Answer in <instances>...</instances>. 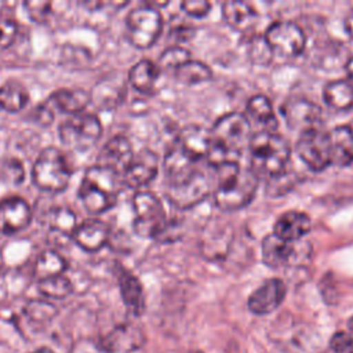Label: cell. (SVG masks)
Returning a JSON list of instances; mask_svg holds the SVG:
<instances>
[{"mask_svg": "<svg viewBox=\"0 0 353 353\" xmlns=\"http://www.w3.org/2000/svg\"><path fill=\"white\" fill-rule=\"evenodd\" d=\"M210 135L211 146L205 159L211 167L237 161L252 138L251 121L244 113L230 112L214 123Z\"/></svg>", "mask_w": 353, "mask_h": 353, "instance_id": "obj_1", "label": "cell"}, {"mask_svg": "<svg viewBox=\"0 0 353 353\" xmlns=\"http://www.w3.org/2000/svg\"><path fill=\"white\" fill-rule=\"evenodd\" d=\"M216 186L215 205L226 212L244 208L255 196L259 175L251 167H240L239 161H229L215 167Z\"/></svg>", "mask_w": 353, "mask_h": 353, "instance_id": "obj_2", "label": "cell"}, {"mask_svg": "<svg viewBox=\"0 0 353 353\" xmlns=\"http://www.w3.org/2000/svg\"><path fill=\"white\" fill-rule=\"evenodd\" d=\"M251 168L258 175L274 176L287 170L291 159V148L284 137L274 131H258L252 134L248 145Z\"/></svg>", "mask_w": 353, "mask_h": 353, "instance_id": "obj_3", "label": "cell"}, {"mask_svg": "<svg viewBox=\"0 0 353 353\" xmlns=\"http://www.w3.org/2000/svg\"><path fill=\"white\" fill-rule=\"evenodd\" d=\"M72 170L62 150L54 146L44 148L32 167V182L44 192H63L70 181Z\"/></svg>", "mask_w": 353, "mask_h": 353, "instance_id": "obj_4", "label": "cell"}, {"mask_svg": "<svg viewBox=\"0 0 353 353\" xmlns=\"http://www.w3.org/2000/svg\"><path fill=\"white\" fill-rule=\"evenodd\" d=\"M134 232L145 239H159L168 221L160 199L149 190H138L132 197Z\"/></svg>", "mask_w": 353, "mask_h": 353, "instance_id": "obj_5", "label": "cell"}, {"mask_svg": "<svg viewBox=\"0 0 353 353\" xmlns=\"http://www.w3.org/2000/svg\"><path fill=\"white\" fill-rule=\"evenodd\" d=\"M58 134L66 148L74 152H85L99 141L102 124L95 113L81 112L63 120L59 124Z\"/></svg>", "mask_w": 353, "mask_h": 353, "instance_id": "obj_6", "label": "cell"}, {"mask_svg": "<svg viewBox=\"0 0 353 353\" xmlns=\"http://www.w3.org/2000/svg\"><path fill=\"white\" fill-rule=\"evenodd\" d=\"M128 41L141 50L149 48L159 39L163 29V18L159 8L149 4L130 11L125 19Z\"/></svg>", "mask_w": 353, "mask_h": 353, "instance_id": "obj_7", "label": "cell"}, {"mask_svg": "<svg viewBox=\"0 0 353 353\" xmlns=\"http://www.w3.org/2000/svg\"><path fill=\"white\" fill-rule=\"evenodd\" d=\"M90 102V92L84 88H59L37 106L34 116L41 125H50L57 113L77 114L84 112Z\"/></svg>", "mask_w": 353, "mask_h": 353, "instance_id": "obj_8", "label": "cell"}, {"mask_svg": "<svg viewBox=\"0 0 353 353\" xmlns=\"http://www.w3.org/2000/svg\"><path fill=\"white\" fill-rule=\"evenodd\" d=\"M210 189L211 183L207 175L200 170H194L190 175L179 181L168 182L165 196L174 207L179 210H189L205 200Z\"/></svg>", "mask_w": 353, "mask_h": 353, "instance_id": "obj_9", "label": "cell"}, {"mask_svg": "<svg viewBox=\"0 0 353 353\" xmlns=\"http://www.w3.org/2000/svg\"><path fill=\"white\" fill-rule=\"evenodd\" d=\"M272 52L281 57H298L306 46V36L302 28L292 21H276L263 34Z\"/></svg>", "mask_w": 353, "mask_h": 353, "instance_id": "obj_10", "label": "cell"}, {"mask_svg": "<svg viewBox=\"0 0 353 353\" xmlns=\"http://www.w3.org/2000/svg\"><path fill=\"white\" fill-rule=\"evenodd\" d=\"M299 159L313 171H323L332 164L328 132L312 128L302 132L295 145Z\"/></svg>", "mask_w": 353, "mask_h": 353, "instance_id": "obj_11", "label": "cell"}, {"mask_svg": "<svg viewBox=\"0 0 353 353\" xmlns=\"http://www.w3.org/2000/svg\"><path fill=\"white\" fill-rule=\"evenodd\" d=\"M157 172L159 157L153 150L145 148L138 153H134L131 163L121 174V181L131 189H139L149 185L156 178Z\"/></svg>", "mask_w": 353, "mask_h": 353, "instance_id": "obj_12", "label": "cell"}, {"mask_svg": "<svg viewBox=\"0 0 353 353\" xmlns=\"http://www.w3.org/2000/svg\"><path fill=\"white\" fill-rule=\"evenodd\" d=\"M285 123L292 130H299L301 134L317 128L321 117V109L306 98H291L280 108Z\"/></svg>", "mask_w": 353, "mask_h": 353, "instance_id": "obj_13", "label": "cell"}, {"mask_svg": "<svg viewBox=\"0 0 353 353\" xmlns=\"http://www.w3.org/2000/svg\"><path fill=\"white\" fill-rule=\"evenodd\" d=\"M32 222V207L18 196L6 197L0 201V233L14 234Z\"/></svg>", "mask_w": 353, "mask_h": 353, "instance_id": "obj_14", "label": "cell"}, {"mask_svg": "<svg viewBox=\"0 0 353 353\" xmlns=\"http://www.w3.org/2000/svg\"><path fill=\"white\" fill-rule=\"evenodd\" d=\"M287 287L280 279H268L248 298L247 306L255 314L274 312L284 301Z\"/></svg>", "mask_w": 353, "mask_h": 353, "instance_id": "obj_15", "label": "cell"}, {"mask_svg": "<svg viewBox=\"0 0 353 353\" xmlns=\"http://www.w3.org/2000/svg\"><path fill=\"white\" fill-rule=\"evenodd\" d=\"M134 157L130 139L124 135L112 137L98 153V165L108 167L117 174H123Z\"/></svg>", "mask_w": 353, "mask_h": 353, "instance_id": "obj_16", "label": "cell"}, {"mask_svg": "<svg viewBox=\"0 0 353 353\" xmlns=\"http://www.w3.org/2000/svg\"><path fill=\"white\" fill-rule=\"evenodd\" d=\"M110 226L101 219H87L79 223L73 232L72 240L85 252L102 250L110 240Z\"/></svg>", "mask_w": 353, "mask_h": 353, "instance_id": "obj_17", "label": "cell"}, {"mask_svg": "<svg viewBox=\"0 0 353 353\" xmlns=\"http://www.w3.org/2000/svg\"><path fill=\"white\" fill-rule=\"evenodd\" d=\"M46 223L48 226V239L55 241L54 244L63 245L68 240H72L76 229L77 218L76 214L65 205H58L47 212Z\"/></svg>", "mask_w": 353, "mask_h": 353, "instance_id": "obj_18", "label": "cell"}, {"mask_svg": "<svg viewBox=\"0 0 353 353\" xmlns=\"http://www.w3.org/2000/svg\"><path fill=\"white\" fill-rule=\"evenodd\" d=\"M175 143L194 161L207 157V153L211 146L210 131L197 124L185 125L178 137Z\"/></svg>", "mask_w": 353, "mask_h": 353, "instance_id": "obj_19", "label": "cell"}, {"mask_svg": "<svg viewBox=\"0 0 353 353\" xmlns=\"http://www.w3.org/2000/svg\"><path fill=\"white\" fill-rule=\"evenodd\" d=\"M310 229L312 219L307 214L298 210H290L277 218L273 226V233L285 241L294 243L307 234Z\"/></svg>", "mask_w": 353, "mask_h": 353, "instance_id": "obj_20", "label": "cell"}, {"mask_svg": "<svg viewBox=\"0 0 353 353\" xmlns=\"http://www.w3.org/2000/svg\"><path fill=\"white\" fill-rule=\"evenodd\" d=\"M116 274H117V283H119L121 299L125 307L135 316L142 314L145 309V298H143V288L139 279L130 270L124 269L123 266L117 268Z\"/></svg>", "mask_w": 353, "mask_h": 353, "instance_id": "obj_21", "label": "cell"}, {"mask_svg": "<svg viewBox=\"0 0 353 353\" xmlns=\"http://www.w3.org/2000/svg\"><path fill=\"white\" fill-rule=\"evenodd\" d=\"M222 17L229 26L240 32L252 30L258 22V12L256 10L240 0H229L222 4Z\"/></svg>", "mask_w": 353, "mask_h": 353, "instance_id": "obj_22", "label": "cell"}, {"mask_svg": "<svg viewBox=\"0 0 353 353\" xmlns=\"http://www.w3.org/2000/svg\"><path fill=\"white\" fill-rule=\"evenodd\" d=\"M295 254L294 244L269 233L262 240V261L272 269L287 266Z\"/></svg>", "mask_w": 353, "mask_h": 353, "instance_id": "obj_23", "label": "cell"}, {"mask_svg": "<svg viewBox=\"0 0 353 353\" xmlns=\"http://www.w3.org/2000/svg\"><path fill=\"white\" fill-rule=\"evenodd\" d=\"M332 164L346 167L353 164V127L342 124L328 132Z\"/></svg>", "mask_w": 353, "mask_h": 353, "instance_id": "obj_24", "label": "cell"}, {"mask_svg": "<svg viewBox=\"0 0 353 353\" xmlns=\"http://www.w3.org/2000/svg\"><path fill=\"white\" fill-rule=\"evenodd\" d=\"M323 99L334 110L345 112L353 106V84L349 79L328 81L323 88Z\"/></svg>", "mask_w": 353, "mask_h": 353, "instance_id": "obj_25", "label": "cell"}, {"mask_svg": "<svg viewBox=\"0 0 353 353\" xmlns=\"http://www.w3.org/2000/svg\"><path fill=\"white\" fill-rule=\"evenodd\" d=\"M196 163L197 161L190 159L176 143H172L164 156V172L167 176V183L190 175L196 170Z\"/></svg>", "mask_w": 353, "mask_h": 353, "instance_id": "obj_26", "label": "cell"}, {"mask_svg": "<svg viewBox=\"0 0 353 353\" xmlns=\"http://www.w3.org/2000/svg\"><path fill=\"white\" fill-rule=\"evenodd\" d=\"M245 112L248 114V120H254L255 123L263 127V131H274L277 128V117L273 110V105L266 95L256 94L247 101Z\"/></svg>", "mask_w": 353, "mask_h": 353, "instance_id": "obj_27", "label": "cell"}, {"mask_svg": "<svg viewBox=\"0 0 353 353\" xmlns=\"http://www.w3.org/2000/svg\"><path fill=\"white\" fill-rule=\"evenodd\" d=\"M160 68L150 59L138 61L128 72L130 84L139 92H150L160 76Z\"/></svg>", "mask_w": 353, "mask_h": 353, "instance_id": "obj_28", "label": "cell"}, {"mask_svg": "<svg viewBox=\"0 0 353 353\" xmlns=\"http://www.w3.org/2000/svg\"><path fill=\"white\" fill-rule=\"evenodd\" d=\"M79 199L81 200L84 208L91 214H101L110 210L117 200V197L103 192L102 189L85 181H81L80 183Z\"/></svg>", "mask_w": 353, "mask_h": 353, "instance_id": "obj_29", "label": "cell"}, {"mask_svg": "<svg viewBox=\"0 0 353 353\" xmlns=\"http://www.w3.org/2000/svg\"><path fill=\"white\" fill-rule=\"evenodd\" d=\"M83 181L102 189L103 192L117 197L120 188H121V175L117 174L116 171L108 168V167H102V165H91L90 168L85 170Z\"/></svg>", "mask_w": 353, "mask_h": 353, "instance_id": "obj_30", "label": "cell"}, {"mask_svg": "<svg viewBox=\"0 0 353 353\" xmlns=\"http://www.w3.org/2000/svg\"><path fill=\"white\" fill-rule=\"evenodd\" d=\"M66 266L68 263L65 258L55 250L48 248L37 255L33 265V276L40 281L52 276L63 274Z\"/></svg>", "mask_w": 353, "mask_h": 353, "instance_id": "obj_31", "label": "cell"}, {"mask_svg": "<svg viewBox=\"0 0 353 353\" xmlns=\"http://www.w3.org/2000/svg\"><path fill=\"white\" fill-rule=\"evenodd\" d=\"M29 101V92L17 80H8L0 85V109L8 113L22 110Z\"/></svg>", "mask_w": 353, "mask_h": 353, "instance_id": "obj_32", "label": "cell"}, {"mask_svg": "<svg viewBox=\"0 0 353 353\" xmlns=\"http://www.w3.org/2000/svg\"><path fill=\"white\" fill-rule=\"evenodd\" d=\"M141 334L130 325H119L103 338V347L109 352H125L139 345Z\"/></svg>", "mask_w": 353, "mask_h": 353, "instance_id": "obj_33", "label": "cell"}, {"mask_svg": "<svg viewBox=\"0 0 353 353\" xmlns=\"http://www.w3.org/2000/svg\"><path fill=\"white\" fill-rule=\"evenodd\" d=\"M176 80L185 85H194L212 79V70L210 66L197 59H189L174 72Z\"/></svg>", "mask_w": 353, "mask_h": 353, "instance_id": "obj_34", "label": "cell"}, {"mask_svg": "<svg viewBox=\"0 0 353 353\" xmlns=\"http://www.w3.org/2000/svg\"><path fill=\"white\" fill-rule=\"evenodd\" d=\"M90 97L91 102L98 108H113L121 99V88L114 85L110 80H103L94 87Z\"/></svg>", "mask_w": 353, "mask_h": 353, "instance_id": "obj_35", "label": "cell"}, {"mask_svg": "<svg viewBox=\"0 0 353 353\" xmlns=\"http://www.w3.org/2000/svg\"><path fill=\"white\" fill-rule=\"evenodd\" d=\"M39 291L47 298L63 299L72 294L73 284L66 276L58 274V276H52V277H48L44 280H40Z\"/></svg>", "mask_w": 353, "mask_h": 353, "instance_id": "obj_36", "label": "cell"}, {"mask_svg": "<svg viewBox=\"0 0 353 353\" xmlns=\"http://www.w3.org/2000/svg\"><path fill=\"white\" fill-rule=\"evenodd\" d=\"M192 59L190 51L182 46H170L167 47L160 58H159V68L160 70H174L178 69L181 65Z\"/></svg>", "mask_w": 353, "mask_h": 353, "instance_id": "obj_37", "label": "cell"}, {"mask_svg": "<svg viewBox=\"0 0 353 353\" xmlns=\"http://www.w3.org/2000/svg\"><path fill=\"white\" fill-rule=\"evenodd\" d=\"M296 181V175L288 170L268 178L266 182V194L272 197H279L294 189Z\"/></svg>", "mask_w": 353, "mask_h": 353, "instance_id": "obj_38", "label": "cell"}, {"mask_svg": "<svg viewBox=\"0 0 353 353\" xmlns=\"http://www.w3.org/2000/svg\"><path fill=\"white\" fill-rule=\"evenodd\" d=\"M55 307L46 301H32L25 307V314L30 321L47 323L55 314Z\"/></svg>", "mask_w": 353, "mask_h": 353, "instance_id": "obj_39", "label": "cell"}, {"mask_svg": "<svg viewBox=\"0 0 353 353\" xmlns=\"http://www.w3.org/2000/svg\"><path fill=\"white\" fill-rule=\"evenodd\" d=\"M23 176H25L23 165L19 160H17L14 157L7 159L0 167V179L3 182L11 183V185H18L23 181Z\"/></svg>", "mask_w": 353, "mask_h": 353, "instance_id": "obj_40", "label": "cell"}, {"mask_svg": "<svg viewBox=\"0 0 353 353\" xmlns=\"http://www.w3.org/2000/svg\"><path fill=\"white\" fill-rule=\"evenodd\" d=\"M51 1L29 0L23 3V8L29 18L37 23H44L51 14Z\"/></svg>", "mask_w": 353, "mask_h": 353, "instance_id": "obj_41", "label": "cell"}, {"mask_svg": "<svg viewBox=\"0 0 353 353\" xmlns=\"http://www.w3.org/2000/svg\"><path fill=\"white\" fill-rule=\"evenodd\" d=\"M18 33V25L14 19L3 18L0 19V51L8 48Z\"/></svg>", "mask_w": 353, "mask_h": 353, "instance_id": "obj_42", "label": "cell"}, {"mask_svg": "<svg viewBox=\"0 0 353 353\" xmlns=\"http://www.w3.org/2000/svg\"><path fill=\"white\" fill-rule=\"evenodd\" d=\"M181 8L189 17L203 18L210 12L211 3L207 0H183L181 1Z\"/></svg>", "mask_w": 353, "mask_h": 353, "instance_id": "obj_43", "label": "cell"}, {"mask_svg": "<svg viewBox=\"0 0 353 353\" xmlns=\"http://www.w3.org/2000/svg\"><path fill=\"white\" fill-rule=\"evenodd\" d=\"M330 347L332 353H353V336L347 332H335L330 339Z\"/></svg>", "mask_w": 353, "mask_h": 353, "instance_id": "obj_44", "label": "cell"}, {"mask_svg": "<svg viewBox=\"0 0 353 353\" xmlns=\"http://www.w3.org/2000/svg\"><path fill=\"white\" fill-rule=\"evenodd\" d=\"M272 50L269 48L268 43L265 41V39L262 37L261 40L256 39L255 41L251 43V48H250V55L251 58L258 62V63H268L269 59L272 58Z\"/></svg>", "mask_w": 353, "mask_h": 353, "instance_id": "obj_45", "label": "cell"}, {"mask_svg": "<svg viewBox=\"0 0 353 353\" xmlns=\"http://www.w3.org/2000/svg\"><path fill=\"white\" fill-rule=\"evenodd\" d=\"M343 28H345V32L353 37V10L346 15L345 21H343Z\"/></svg>", "mask_w": 353, "mask_h": 353, "instance_id": "obj_46", "label": "cell"}, {"mask_svg": "<svg viewBox=\"0 0 353 353\" xmlns=\"http://www.w3.org/2000/svg\"><path fill=\"white\" fill-rule=\"evenodd\" d=\"M345 68H346V72H347V79L352 81V84H353V57H350L347 61H346V65H345Z\"/></svg>", "mask_w": 353, "mask_h": 353, "instance_id": "obj_47", "label": "cell"}, {"mask_svg": "<svg viewBox=\"0 0 353 353\" xmlns=\"http://www.w3.org/2000/svg\"><path fill=\"white\" fill-rule=\"evenodd\" d=\"M30 353H52V352L48 347H40V349H37L34 352H30Z\"/></svg>", "mask_w": 353, "mask_h": 353, "instance_id": "obj_48", "label": "cell"}, {"mask_svg": "<svg viewBox=\"0 0 353 353\" xmlns=\"http://www.w3.org/2000/svg\"><path fill=\"white\" fill-rule=\"evenodd\" d=\"M347 327H349V330L353 332V316L347 320Z\"/></svg>", "mask_w": 353, "mask_h": 353, "instance_id": "obj_49", "label": "cell"}, {"mask_svg": "<svg viewBox=\"0 0 353 353\" xmlns=\"http://www.w3.org/2000/svg\"><path fill=\"white\" fill-rule=\"evenodd\" d=\"M190 353H203V352H200V350H193V352H190Z\"/></svg>", "mask_w": 353, "mask_h": 353, "instance_id": "obj_50", "label": "cell"}]
</instances>
